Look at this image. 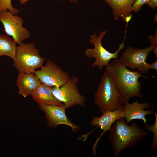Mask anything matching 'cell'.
<instances>
[{
  "label": "cell",
  "instance_id": "cell-1",
  "mask_svg": "<svg viewBox=\"0 0 157 157\" xmlns=\"http://www.w3.org/2000/svg\"><path fill=\"white\" fill-rule=\"evenodd\" d=\"M106 69L112 77L124 103L129 102L132 97H143L139 79L143 77L147 79V77L138 70L128 69L117 58L112 59Z\"/></svg>",
  "mask_w": 157,
  "mask_h": 157
},
{
  "label": "cell",
  "instance_id": "cell-2",
  "mask_svg": "<svg viewBox=\"0 0 157 157\" xmlns=\"http://www.w3.org/2000/svg\"><path fill=\"white\" fill-rule=\"evenodd\" d=\"M128 124L124 118H120L114 122L109 131V140L115 157H118L125 149L133 147L149 134L135 122Z\"/></svg>",
  "mask_w": 157,
  "mask_h": 157
},
{
  "label": "cell",
  "instance_id": "cell-3",
  "mask_svg": "<svg viewBox=\"0 0 157 157\" xmlns=\"http://www.w3.org/2000/svg\"><path fill=\"white\" fill-rule=\"evenodd\" d=\"M94 102L102 114L122 108L124 105L115 82L106 69L94 93Z\"/></svg>",
  "mask_w": 157,
  "mask_h": 157
},
{
  "label": "cell",
  "instance_id": "cell-4",
  "mask_svg": "<svg viewBox=\"0 0 157 157\" xmlns=\"http://www.w3.org/2000/svg\"><path fill=\"white\" fill-rule=\"evenodd\" d=\"M46 59L41 57L34 43L22 42L17 46L16 60L13 65L19 73H34L43 65Z\"/></svg>",
  "mask_w": 157,
  "mask_h": 157
},
{
  "label": "cell",
  "instance_id": "cell-5",
  "mask_svg": "<svg viewBox=\"0 0 157 157\" xmlns=\"http://www.w3.org/2000/svg\"><path fill=\"white\" fill-rule=\"evenodd\" d=\"M107 32L106 30L101 31L98 36L95 33L90 36L89 42L94 45V48H88L85 52L86 56L88 58H94L95 61L92 65V67H98L99 70L102 69L104 67L107 66L110 61L113 59L117 58L118 54L124 47L125 36L123 42L119 45L117 50L112 53L108 51L103 46L101 41Z\"/></svg>",
  "mask_w": 157,
  "mask_h": 157
},
{
  "label": "cell",
  "instance_id": "cell-6",
  "mask_svg": "<svg viewBox=\"0 0 157 157\" xmlns=\"http://www.w3.org/2000/svg\"><path fill=\"white\" fill-rule=\"evenodd\" d=\"M79 80L75 76L70 77L67 81L59 87H53L51 90L55 97L67 108L79 105L85 106L86 97L80 92L78 84Z\"/></svg>",
  "mask_w": 157,
  "mask_h": 157
},
{
  "label": "cell",
  "instance_id": "cell-7",
  "mask_svg": "<svg viewBox=\"0 0 157 157\" xmlns=\"http://www.w3.org/2000/svg\"><path fill=\"white\" fill-rule=\"evenodd\" d=\"M154 49L152 44L142 49L128 46L119 59L127 67L137 69L141 74H145L150 69L149 64L146 62L148 56Z\"/></svg>",
  "mask_w": 157,
  "mask_h": 157
},
{
  "label": "cell",
  "instance_id": "cell-8",
  "mask_svg": "<svg viewBox=\"0 0 157 157\" xmlns=\"http://www.w3.org/2000/svg\"><path fill=\"white\" fill-rule=\"evenodd\" d=\"M0 21L3 25L7 35L11 36L16 44H21L30 37L29 31L23 26L22 18L13 15L8 10H5L0 13Z\"/></svg>",
  "mask_w": 157,
  "mask_h": 157
},
{
  "label": "cell",
  "instance_id": "cell-9",
  "mask_svg": "<svg viewBox=\"0 0 157 157\" xmlns=\"http://www.w3.org/2000/svg\"><path fill=\"white\" fill-rule=\"evenodd\" d=\"M34 73L41 83L52 87L61 86L70 77L67 72L50 60H48L44 65L40 69L36 70Z\"/></svg>",
  "mask_w": 157,
  "mask_h": 157
},
{
  "label": "cell",
  "instance_id": "cell-10",
  "mask_svg": "<svg viewBox=\"0 0 157 157\" xmlns=\"http://www.w3.org/2000/svg\"><path fill=\"white\" fill-rule=\"evenodd\" d=\"M39 108L45 113L50 127L55 128L59 124H64L70 127L73 132L80 130L79 126L72 123L67 117L64 106L39 104Z\"/></svg>",
  "mask_w": 157,
  "mask_h": 157
},
{
  "label": "cell",
  "instance_id": "cell-11",
  "mask_svg": "<svg viewBox=\"0 0 157 157\" xmlns=\"http://www.w3.org/2000/svg\"><path fill=\"white\" fill-rule=\"evenodd\" d=\"M151 106V104L147 102L139 103L137 101L131 103H125L123 107V117L127 124L134 119H139L142 120L146 124L147 122L146 116L154 114V111L150 109L147 110L144 109L149 108Z\"/></svg>",
  "mask_w": 157,
  "mask_h": 157
},
{
  "label": "cell",
  "instance_id": "cell-12",
  "mask_svg": "<svg viewBox=\"0 0 157 157\" xmlns=\"http://www.w3.org/2000/svg\"><path fill=\"white\" fill-rule=\"evenodd\" d=\"M102 114V115L99 117L93 118L90 122L91 126H100L103 130L99 138L96 140L93 145L92 149L93 154L94 155L96 154V149L98 142L104 133L107 131H109L114 122L124 116L123 108L113 111H107Z\"/></svg>",
  "mask_w": 157,
  "mask_h": 157
},
{
  "label": "cell",
  "instance_id": "cell-13",
  "mask_svg": "<svg viewBox=\"0 0 157 157\" xmlns=\"http://www.w3.org/2000/svg\"><path fill=\"white\" fill-rule=\"evenodd\" d=\"M103 0L111 7L114 20H118L120 17L127 24L132 17L131 9L135 0Z\"/></svg>",
  "mask_w": 157,
  "mask_h": 157
},
{
  "label": "cell",
  "instance_id": "cell-14",
  "mask_svg": "<svg viewBox=\"0 0 157 157\" xmlns=\"http://www.w3.org/2000/svg\"><path fill=\"white\" fill-rule=\"evenodd\" d=\"M41 83L34 73H19L16 80L18 93L26 98L31 95L35 90Z\"/></svg>",
  "mask_w": 157,
  "mask_h": 157
},
{
  "label": "cell",
  "instance_id": "cell-15",
  "mask_svg": "<svg viewBox=\"0 0 157 157\" xmlns=\"http://www.w3.org/2000/svg\"><path fill=\"white\" fill-rule=\"evenodd\" d=\"M52 87L41 83L31 94L33 99L39 104L64 106L54 96Z\"/></svg>",
  "mask_w": 157,
  "mask_h": 157
},
{
  "label": "cell",
  "instance_id": "cell-16",
  "mask_svg": "<svg viewBox=\"0 0 157 157\" xmlns=\"http://www.w3.org/2000/svg\"><path fill=\"white\" fill-rule=\"evenodd\" d=\"M17 48L16 43L13 38L0 33V57L7 56L15 61Z\"/></svg>",
  "mask_w": 157,
  "mask_h": 157
},
{
  "label": "cell",
  "instance_id": "cell-17",
  "mask_svg": "<svg viewBox=\"0 0 157 157\" xmlns=\"http://www.w3.org/2000/svg\"><path fill=\"white\" fill-rule=\"evenodd\" d=\"M155 117V121L153 125L148 124L147 123L145 124L147 129L149 131L153 132V135L151 146L150 148L151 150H153L157 147V114L154 111Z\"/></svg>",
  "mask_w": 157,
  "mask_h": 157
},
{
  "label": "cell",
  "instance_id": "cell-18",
  "mask_svg": "<svg viewBox=\"0 0 157 157\" xmlns=\"http://www.w3.org/2000/svg\"><path fill=\"white\" fill-rule=\"evenodd\" d=\"M5 10H8L14 15L19 12L18 9L13 6L11 0H0V13Z\"/></svg>",
  "mask_w": 157,
  "mask_h": 157
},
{
  "label": "cell",
  "instance_id": "cell-19",
  "mask_svg": "<svg viewBox=\"0 0 157 157\" xmlns=\"http://www.w3.org/2000/svg\"><path fill=\"white\" fill-rule=\"evenodd\" d=\"M150 0H135L131 9V12L136 13L138 11L142 6L147 4Z\"/></svg>",
  "mask_w": 157,
  "mask_h": 157
},
{
  "label": "cell",
  "instance_id": "cell-20",
  "mask_svg": "<svg viewBox=\"0 0 157 157\" xmlns=\"http://www.w3.org/2000/svg\"><path fill=\"white\" fill-rule=\"evenodd\" d=\"M148 39L150 40L151 44L154 47L153 50L154 53L156 57L157 56V32L154 35H150L149 36Z\"/></svg>",
  "mask_w": 157,
  "mask_h": 157
},
{
  "label": "cell",
  "instance_id": "cell-21",
  "mask_svg": "<svg viewBox=\"0 0 157 157\" xmlns=\"http://www.w3.org/2000/svg\"><path fill=\"white\" fill-rule=\"evenodd\" d=\"M147 4L148 6L154 10L157 6V0H150Z\"/></svg>",
  "mask_w": 157,
  "mask_h": 157
},
{
  "label": "cell",
  "instance_id": "cell-22",
  "mask_svg": "<svg viewBox=\"0 0 157 157\" xmlns=\"http://www.w3.org/2000/svg\"><path fill=\"white\" fill-rule=\"evenodd\" d=\"M149 69H152L155 70H157V60L151 64H149Z\"/></svg>",
  "mask_w": 157,
  "mask_h": 157
},
{
  "label": "cell",
  "instance_id": "cell-23",
  "mask_svg": "<svg viewBox=\"0 0 157 157\" xmlns=\"http://www.w3.org/2000/svg\"><path fill=\"white\" fill-rule=\"evenodd\" d=\"M29 0H19V2H20L21 5H23L27 1ZM58 1H60V0H57Z\"/></svg>",
  "mask_w": 157,
  "mask_h": 157
},
{
  "label": "cell",
  "instance_id": "cell-24",
  "mask_svg": "<svg viewBox=\"0 0 157 157\" xmlns=\"http://www.w3.org/2000/svg\"><path fill=\"white\" fill-rule=\"evenodd\" d=\"M70 1H73L75 3L77 2V0H69Z\"/></svg>",
  "mask_w": 157,
  "mask_h": 157
}]
</instances>
